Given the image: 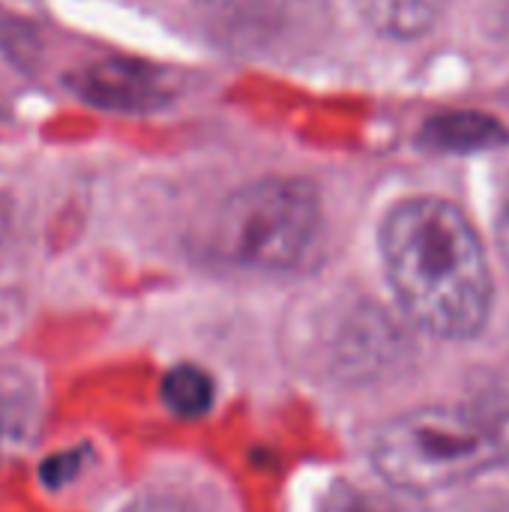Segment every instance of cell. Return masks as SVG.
<instances>
[{
	"label": "cell",
	"instance_id": "cell-1",
	"mask_svg": "<svg viewBox=\"0 0 509 512\" xmlns=\"http://www.w3.org/2000/svg\"><path fill=\"white\" fill-rule=\"evenodd\" d=\"M387 279L402 309L441 339H474L492 312V273L468 216L444 198H408L381 228Z\"/></svg>",
	"mask_w": 509,
	"mask_h": 512
},
{
	"label": "cell",
	"instance_id": "cell-2",
	"mask_svg": "<svg viewBox=\"0 0 509 512\" xmlns=\"http://www.w3.org/2000/svg\"><path fill=\"white\" fill-rule=\"evenodd\" d=\"M378 477L408 495L468 483L509 465V393L417 408L387 423L375 444Z\"/></svg>",
	"mask_w": 509,
	"mask_h": 512
},
{
	"label": "cell",
	"instance_id": "cell-3",
	"mask_svg": "<svg viewBox=\"0 0 509 512\" xmlns=\"http://www.w3.org/2000/svg\"><path fill=\"white\" fill-rule=\"evenodd\" d=\"M321 225V198L309 180L264 177L228 195L213 246L237 267L291 273L315 255Z\"/></svg>",
	"mask_w": 509,
	"mask_h": 512
},
{
	"label": "cell",
	"instance_id": "cell-4",
	"mask_svg": "<svg viewBox=\"0 0 509 512\" xmlns=\"http://www.w3.org/2000/svg\"><path fill=\"white\" fill-rule=\"evenodd\" d=\"M66 84L87 105L117 114H150L171 99L168 72L132 57H102L87 63L72 72Z\"/></svg>",
	"mask_w": 509,
	"mask_h": 512
},
{
	"label": "cell",
	"instance_id": "cell-5",
	"mask_svg": "<svg viewBox=\"0 0 509 512\" xmlns=\"http://www.w3.org/2000/svg\"><path fill=\"white\" fill-rule=\"evenodd\" d=\"M444 6L447 0H357L360 15L378 33L393 39L423 36L438 21Z\"/></svg>",
	"mask_w": 509,
	"mask_h": 512
},
{
	"label": "cell",
	"instance_id": "cell-6",
	"mask_svg": "<svg viewBox=\"0 0 509 512\" xmlns=\"http://www.w3.org/2000/svg\"><path fill=\"white\" fill-rule=\"evenodd\" d=\"M504 138L507 132L498 120H492L489 114H471V111L432 117L423 132L426 144L438 150H459V153L495 147V144H504Z\"/></svg>",
	"mask_w": 509,
	"mask_h": 512
},
{
	"label": "cell",
	"instance_id": "cell-7",
	"mask_svg": "<svg viewBox=\"0 0 509 512\" xmlns=\"http://www.w3.org/2000/svg\"><path fill=\"white\" fill-rule=\"evenodd\" d=\"M216 387L201 366H174L162 378V402L180 420H198L213 408Z\"/></svg>",
	"mask_w": 509,
	"mask_h": 512
},
{
	"label": "cell",
	"instance_id": "cell-8",
	"mask_svg": "<svg viewBox=\"0 0 509 512\" xmlns=\"http://www.w3.org/2000/svg\"><path fill=\"white\" fill-rule=\"evenodd\" d=\"M36 420L33 384L15 369H0V450L21 444Z\"/></svg>",
	"mask_w": 509,
	"mask_h": 512
},
{
	"label": "cell",
	"instance_id": "cell-9",
	"mask_svg": "<svg viewBox=\"0 0 509 512\" xmlns=\"http://www.w3.org/2000/svg\"><path fill=\"white\" fill-rule=\"evenodd\" d=\"M321 512H423L414 504V495L402 489H372L360 483H336L321 501Z\"/></svg>",
	"mask_w": 509,
	"mask_h": 512
},
{
	"label": "cell",
	"instance_id": "cell-10",
	"mask_svg": "<svg viewBox=\"0 0 509 512\" xmlns=\"http://www.w3.org/2000/svg\"><path fill=\"white\" fill-rule=\"evenodd\" d=\"M81 462H84V450L57 453V456H51V459L42 465L39 477H42V483H45L48 489H60V486H66V483L81 471Z\"/></svg>",
	"mask_w": 509,
	"mask_h": 512
},
{
	"label": "cell",
	"instance_id": "cell-11",
	"mask_svg": "<svg viewBox=\"0 0 509 512\" xmlns=\"http://www.w3.org/2000/svg\"><path fill=\"white\" fill-rule=\"evenodd\" d=\"M123 512H201L195 504L183 501V498H174V495H147V498H138L132 501Z\"/></svg>",
	"mask_w": 509,
	"mask_h": 512
},
{
	"label": "cell",
	"instance_id": "cell-12",
	"mask_svg": "<svg viewBox=\"0 0 509 512\" xmlns=\"http://www.w3.org/2000/svg\"><path fill=\"white\" fill-rule=\"evenodd\" d=\"M495 234H498V246H501L504 258L509 261V183H507V189H504L501 207H498V222H495Z\"/></svg>",
	"mask_w": 509,
	"mask_h": 512
},
{
	"label": "cell",
	"instance_id": "cell-13",
	"mask_svg": "<svg viewBox=\"0 0 509 512\" xmlns=\"http://www.w3.org/2000/svg\"><path fill=\"white\" fill-rule=\"evenodd\" d=\"M0 117H3V111H0Z\"/></svg>",
	"mask_w": 509,
	"mask_h": 512
}]
</instances>
